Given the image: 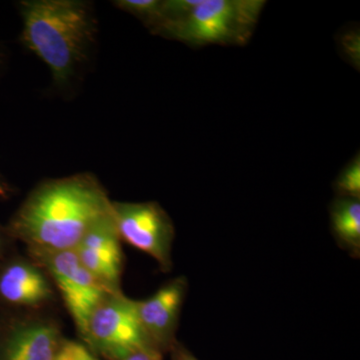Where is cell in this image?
<instances>
[{
  "label": "cell",
  "instance_id": "obj_16",
  "mask_svg": "<svg viewBox=\"0 0 360 360\" xmlns=\"http://www.w3.org/2000/svg\"><path fill=\"white\" fill-rule=\"evenodd\" d=\"M343 46H345V51L347 53H350V58H352V53H354L355 59L357 61H359V58L356 56L357 54H359V35L356 34L355 32L347 33L345 35V41H343Z\"/></svg>",
  "mask_w": 360,
  "mask_h": 360
},
{
  "label": "cell",
  "instance_id": "obj_3",
  "mask_svg": "<svg viewBox=\"0 0 360 360\" xmlns=\"http://www.w3.org/2000/svg\"><path fill=\"white\" fill-rule=\"evenodd\" d=\"M265 4L262 0H200L195 6L179 4L165 14L155 30L193 46L245 45Z\"/></svg>",
  "mask_w": 360,
  "mask_h": 360
},
{
  "label": "cell",
  "instance_id": "obj_17",
  "mask_svg": "<svg viewBox=\"0 0 360 360\" xmlns=\"http://www.w3.org/2000/svg\"><path fill=\"white\" fill-rule=\"evenodd\" d=\"M175 360H198L195 357L193 356L191 354L186 352V350L179 349L177 350L176 356Z\"/></svg>",
  "mask_w": 360,
  "mask_h": 360
},
{
  "label": "cell",
  "instance_id": "obj_18",
  "mask_svg": "<svg viewBox=\"0 0 360 360\" xmlns=\"http://www.w3.org/2000/svg\"><path fill=\"white\" fill-rule=\"evenodd\" d=\"M2 189H4V188H2V186H0V191H2Z\"/></svg>",
  "mask_w": 360,
  "mask_h": 360
},
{
  "label": "cell",
  "instance_id": "obj_5",
  "mask_svg": "<svg viewBox=\"0 0 360 360\" xmlns=\"http://www.w3.org/2000/svg\"><path fill=\"white\" fill-rule=\"evenodd\" d=\"M37 252L51 271L73 321L84 335L94 310L106 296L115 292L85 269L75 250Z\"/></svg>",
  "mask_w": 360,
  "mask_h": 360
},
{
  "label": "cell",
  "instance_id": "obj_10",
  "mask_svg": "<svg viewBox=\"0 0 360 360\" xmlns=\"http://www.w3.org/2000/svg\"><path fill=\"white\" fill-rule=\"evenodd\" d=\"M58 331L47 324H30L15 329L7 341L6 360H53Z\"/></svg>",
  "mask_w": 360,
  "mask_h": 360
},
{
  "label": "cell",
  "instance_id": "obj_11",
  "mask_svg": "<svg viewBox=\"0 0 360 360\" xmlns=\"http://www.w3.org/2000/svg\"><path fill=\"white\" fill-rule=\"evenodd\" d=\"M333 236L348 252L359 257L360 252V200L338 196L330 206Z\"/></svg>",
  "mask_w": 360,
  "mask_h": 360
},
{
  "label": "cell",
  "instance_id": "obj_6",
  "mask_svg": "<svg viewBox=\"0 0 360 360\" xmlns=\"http://www.w3.org/2000/svg\"><path fill=\"white\" fill-rule=\"evenodd\" d=\"M112 206L120 238L155 258L163 269H169L174 227L167 212L155 202Z\"/></svg>",
  "mask_w": 360,
  "mask_h": 360
},
{
  "label": "cell",
  "instance_id": "obj_7",
  "mask_svg": "<svg viewBox=\"0 0 360 360\" xmlns=\"http://www.w3.org/2000/svg\"><path fill=\"white\" fill-rule=\"evenodd\" d=\"M120 238L112 212L92 226L75 250L85 269L113 292L122 274Z\"/></svg>",
  "mask_w": 360,
  "mask_h": 360
},
{
  "label": "cell",
  "instance_id": "obj_9",
  "mask_svg": "<svg viewBox=\"0 0 360 360\" xmlns=\"http://www.w3.org/2000/svg\"><path fill=\"white\" fill-rule=\"evenodd\" d=\"M0 295L7 302L21 305H37L51 295L44 276L30 264H14L0 276Z\"/></svg>",
  "mask_w": 360,
  "mask_h": 360
},
{
  "label": "cell",
  "instance_id": "obj_2",
  "mask_svg": "<svg viewBox=\"0 0 360 360\" xmlns=\"http://www.w3.org/2000/svg\"><path fill=\"white\" fill-rule=\"evenodd\" d=\"M23 44L41 59L58 84H65L82 63L94 37L89 6L75 0L20 4Z\"/></svg>",
  "mask_w": 360,
  "mask_h": 360
},
{
  "label": "cell",
  "instance_id": "obj_14",
  "mask_svg": "<svg viewBox=\"0 0 360 360\" xmlns=\"http://www.w3.org/2000/svg\"><path fill=\"white\" fill-rule=\"evenodd\" d=\"M53 360H98L82 343L65 340L58 343Z\"/></svg>",
  "mask_w": 360,
  "mask_h": 360
},
{
  "label": "cell",
  "instance_id": "obj_1",
  "mask_svg": "<svg viewBox=\"0 0 360 360\" xmlns=\"http://www.w3.org/2000/svg\"><path fill=\"white\" fill-rule=\"evenodd\" d=\"M112 212L98 182L77 175L33 191L16 213L13 229L37 251L75 250L87 231Z\"/></svg>",
  "mask_w": 360,
  "mask_h": 360
},
{
  "label": "cell",
  "instance_id": "obj_4",
  "mask_svg": "<svg viewBox=\"0 0 360 360\" xmlns=\"http://www.w3.org/2000/svg\"><path fill=\"white\" fill-rule=\"evenodd\" d=\"M84 336L115 360L135 350L155 348L142 326L136 302L120 293H110L96 307Z\"/></svg>",
  "mask_w": 360,
  "mask_h": 360
},
{
  "label": "cell",
  "instance_id": "obj_12",
  "mask_svg": "<svg viewBox=\"0 0 360 360\" xmlns=\"http://www.w3.org/2000/svg\"><path fill=\"white\" fill-rule=\"evenodd\" d=\"M335 189L340 198L360 200V158L354 156L336 177Z\"/></svg>",
  "mask_w": 360,
  "mask_h": 360
},
{
  "label": "cell",
  "instance_id": "obj_8",
  "mask_svg": "<svg viewBox=\"0 0 360 360\" xmlns=\"http://www.w3.org/2000/svg\"><path fill=\"white\" fill-rule=\"evenodd\" d=\"M186 290V279L179 277L148 300L136 302L142 326L155 345H167L172 340Z\"/></svg>",
  "mask_w": 360,
  "mask_h": 360
},
{
  "label": "cell",
  "instance_id": "obj_15",
  "mask_svg": "<svg viewBox=\"0 0 360 360\" xmlns=\"http://www.w3.org/2000/svg\"><path fill=\"white\" fill-rule=\"evenodd\" d=\"M117 360H161V356L156 348H151V349L135 350L123 355Z\"/></svg>",
  "mask_w": 360,
  "mask_h": 360
},
{
  "label": "cell",
  "instance_id": "obj_13",
  "mask_svg": "<svg viewBox=\"0 0 360 360\" xmlns=\"http://www.w3.org/2000/svg\"><path fill=\"white\" fill-rule=\"evenodd\" d=\"M115 6L146 21L151 28L160 20L162 1L158 0H120Z\"/></svg>",
  "mask_w": 360,
  "mask_h": 360
}]
</instances>
